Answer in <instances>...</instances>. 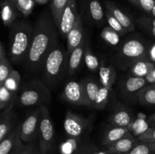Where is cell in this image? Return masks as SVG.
Masks as SVG:
<instances>
[{
    "label": "cell",
    "mask_w": 155,
    "mask_h": 154,
    "mask_svg": "<svg viewBox=\"0 0 155 154\" xmlns=\"http://www.w3.org/2000/svg\"><path fill=\"white\" fill-rule=\"evenodd\" d=\"M59 35L52 17L47 14L41 15L33 27L31 44L25 59L29 70L36 72L42 68L50 51L59 45Z\"/></svg>",
    "instance_id": "1"
},
{
    "label": "cell",
    "mask_w": 155,
    "mask_h": 154,
    "mask_svg": "<svg viewBox=\"0 0 155 154\" xmlns=\"http://www.w3.org/2000/svg\"><path fill=\"white\" fill-rule=\"evenodd\" d=\"M33 27L27 21H18L11 27L9 55L15 63L25 60L33 38Z\"/></svg>",
    "instance_id": "2"
},
{
    "label": "cell",
    "mask_w": 155,
    "mask_h": 154,
    "mask_svg": "<svg viewBox=\"0 0 155 154\" xmlns=\"http://www.w3.org/2000/svg\"><path fill=\"white\" fill-rule=\"evenodd\" d=\"M68 52L60 44L50 51L42 66L47 82L54 84L59 79L66 66H68Z\"/></svg>",
    "instance_id": "3"
},
{
    "label": "cell",
    "mask_w": 155,
    "mask_h": 154,
    "mask_svg": "<svg viewBox=\"0 0 155 154\" xmlns=\"http://www.w3.org/2000/svg\"><path fill=\"white\" fill-rule=\"evenodd\" d=\"M50 98V91L45 85L34 80L23 88L18 97V102L23 107H33L48 102Z\"/></svg>",
    "instance_id": "4"
},
{
    "label": "cell",
    "mask_w": 155,
    "mask_h": 154,
    "mask_svg": "<svg viewBox=\"0 0 155 154\" xmlns=\"http://www.w3.org/2000/svg\"><path fill=\"white\" fill-rule=\"evenodd\" d=\"M40 109L38 146L40 154H48L54 143V127L48 107L45 105H42L40 106Z\"/></svg>",
    "instance_id": "5"
},
{
    "label": "cell",
    "mask_w": 155,
    "mask_h": 154,
    "mask_svg": "<svg viewBox=\"0 0 155 154\" xmlns=\"http://www.w3.org/2000/svg\"><path fill=\"white\" fill-rule=\"evenodd\" d=\"M40 107L30 112L24 122L21 124L20 137L24 143L36 141L39 135V122H40Z\"/></svg>",
    "instance_id": "6"
},
{
    "label": "cell",
    "mask_w": 155,
    "mask_h": 154,
    "mask_svg": "<svg viewBox=\"0 0 155 154\" xmlns=\"http://www.w3.org/2000/svg\"><path fill=\"white\" fill-rule=\"evenodd\" d=\"M90 126L89 119L83 117L71 111H68L64 120V129L67 135L74 138H83Z\"/></svg>",
    "instance_id": "7"
},
{
    "label": "cell",
    "mask_w": 155,
    "mask_h": 154,
    "mask_svg": "<svg viewBox=\"0 0 155 154\" xmlns=\"http://www.w3.org/2000/svg\"><path fill=\"white\" fill-rule=\"evenodd\" d=\"M97 149L93 143L83 138L70 137L61 142L58 146L60 154H93Z\"/></svg>",
    "instance_id": "8"
},
{
    "label": "cell",
    "mask_w": 155,
    "mask_h": 154,
    "mask_svg": "<svg viewBox=\"0 0 155 154\" xmlns=\"http://www.w3.org/2000/svg\"><path fill=\"white\" fill-rule=\"evenodd\" d=\"M120 55L130 60V63L140 60H148V49L140 39H130L126 41L120 48Z\"/></svg>",
    "instance_id": "9"
},
{
    "label": "cell",
    "mask_w": 155,
    "mask_h": 154,
    "mask_svg": "<svg viewBox=\"0 0 155 154\" xmlns=\"http://www.w3.org/2000/svg\"><path fill=\"white\" fill-rule=\"evenodd\" d=\"M64 99L68 103L76 106H85L87 107L86 95L82 82L69 81L64 88Z\"/></svg>",
    "instance_id": "10"
},
{
    "label": "cell",
    "mask_w": 155,
    "mask_h": 154,
    "mask_svg": "<svg viewBox=\"0 0 155 154\" xmlns=\"http://www.w3.org/2000/svg\"><path fill=\"white\" fill-rule=\"evenodd\" d=\"M77 1L69 0L68 5L65 7L61 18L60 24L58 27L59 34L63 38H66L70 30L74 27L78 18Z\"/></svg>",
    "instance_id": "11"
},
{
    "label": "cell",
    "mask_w": 155,
    "mask_h": 154,
    "mask_svg": "<svg viewBox=\"0 0 155 154\" xmlns=\"http://www.w3.org/2000/svg\"><path fill=\"white\" fill-rule=\"evenodd\" d=\"M21 123L15 125L8 135L0 143V154H15L23 145L20 137Z\"/></svg>",
    "instance_id": "12"
},
{
    "label": "cell",
    "mask_w": 155,
    "mask_h": 154,
    "mask_svg": "<svg viewBox=\"0 0 155 154\" xmlns=\"http://www.w3.org/2000/svg\"><path fill=\"white\" fill-rule=\"evenodd\" d=\"M66 39L67 52L69 55L71 51L75 49L77 47H78L85 39L84 29H83V21H82V18L80 14L78 15L76 23L68 33Z\"/></svg>",
    "instance_id": "13"
},
{
    "label": "cell",
    "mask_w": 155,
    "mask_h": 154,
    "mask_svg": "<svg viewBox=\"0 0 155 154\" xmlns=\"http://www.w3.org/2000/svg\"><path fill=\"white\" fill-rule=\"evenodd\" d=\"M140 140L131 134L114 143L104 146V149L110 154H128Z\"/></svg>",
    "instance_id": "14"
},
{
    "label": "cell",
    "mask_w": 155,
    "mask_h": 154,
    "mask_svg": "<svg viewBox=\"0 0 155 154\" xmlns=\"http://www.w3.org/2000/svg\"><path fill=\"white\" fill-rule=\"evenodd\" d=\"M16 125L14 105L4 109L0 115V143L7 137Z\"/></svg>",
    "instance_id": "15"
},
{
    "label": "cell",
    "mask_w": 155,
    "mask_h": 154,
    "mask_svg": "<svg viewBox=\"0 0 155 154\" xmlns=\"http://www.w3.org/2000/svg\"><path fill=\"white\" fill-rule=\"evenodd\" d=\"M134 120L132 112L122 105L117 107L110 117V122L112 126L129 128Z\"/></svg>",
    "instance_id": "16"
},
{
    "label": "cell",
    "mask_w": 155,
    "mask_h": 154,
    "mask_svg": "<svg viewBox=\"0 0 155 154\" xmlns=\"http://www.w3.org/2000/svg\"><path fill=\"white\" fill-rule=\"evenodd\" d=\"M105 9L108 11L119 21L120 24L123 26L127 33L132 32L135 30V25L133 20L130 18L129 15L124 13L120 8H119L114 3L110 1H106Z\"/></svg>",
    "instance_id": "17"
},
{
    "label": "cell",
    "mask_w": 155,
    "mask_h": 154,
    "mask_svg": "<svg viewBox=\"0 0 155 154\" xmlns=\"http://www.w3.org/2000/svg\"><path fill=\"white\" fill-rule=\"evenodd\" d=\"M18 10L11 0H3L0 5V15L3 24L11 27L18 16Z\"/></svg>",
    "instance_id": "18"
},
{
    "label": "cell",
    "mask_w": 155,
    "mask_h": 154,
    "mask_svg": "<svg viewBox=\"0 0 155 154\" xmlns=\"http://www.w3.org/2000/svg\"><path fill=\"white\" fill-rule=\"evenodd\" d=\"M86 42H87V40L85 39L83 42L75 49L73 50L68 56V71L70 75H73V74L75 73L80 67L83 57H84Z\"/></svg>",
    "instance_id": "19"
},
{
    "label": "cell",
    "mask_w": 155,
    "mask_h": 154,
    "mask_svg": "<svg viewBox=\"0 0 155 154\" xmlns=\"http://www.w3.org/2000/svg\"><path fill=\"white\" fill-rule=\"evenodd\" d=\"M98 75L101 85L108 88L110 91L113 89V85L116 82L117 73L114 67L112 65H106L104 63H100L98 69Z\"/></svg>",
    "instance_id": "20"
},
{
    "label": "cell",
    "mask_w": 155,
    "mask_h": 154,
    "mask_svg": "<svg viewBox=\"0 0 155 154\" xmlns=\"http://www.w3.org/2000/svg\"><path fill=\"white\" fill-rule=\"evenodd\" d=\"M85 95H86L87 107L95 108V103L99 90L100 85L95 80L90 78H86L82 80Z\"/></svg>",
    "instance_id": "21"
},
{
    "label": "cell",
    "mask_w": 155,
    "mask_h": 154,
    "mask_svg": "<svg viewBox=\"0 0 155 154\" xmlns=\"http://www.w3.org/2000/svg\"><path fill=\"white\" fill-rule=\"evenodd\" d=\"M130 135H131V133L128 128L112 126V128L107 130L104 134L101 140V144L104 146H107Z\"/></svg>",
    "instance_id": "22"
},
{
    "label": "cell",
    "mask_w": 155,
    "mask_h": 154,
    "mask_svg": "<svg viewBox=\"0 0 155 154\" xmlns=\"http://www.w3.org/2000/svg\"><path fill=\"white\" fill-rule=\"evenodd\" d=\"M148 84L145 78L131 75L125 79L124 82V90L128 95H138L139 92Z\"/></svg>",
    "instance_id": "23"
},
{
    "label": "cell",
    "mask_w": 155,
    "mask_h": 154,
    "mask_svg": "<svg viewBox=\"0 0 155 154\" xmlns=\"http://www.w3.org/2000/svg\"><path fill=\"white\" fill-rule=\"evenodd\" d=\"M155 67V63L149 60H140L130 63V72L134 76L145 78Z\"/></svg>",
    "instance_id": "24"
},
{
    "label": "cell",
    "mask_w": 155,
    "mask_h": 154,
    "mask_svg": "<svg viewBox=\"0 0 155 154\" xmlns=\"http://www.w3.org/2000/svg\"><path fill=\"white\" fill-rule=\"evenodd\" d=\"M137 97L143 105L155 107V85L153 84L146 85L139 92Z\"/></svg>",
    "instance_id": "25"
},
{
    "label": "cell",
    "mask_w": 155,
    "mask_h": 154,
    "mask_svg": "<svg viewBox=\"0 0 155 154\" xmlns=\"http://www.w3.org/2000/svg\"><path fill=\"white\" fill-rule=\"evenodd\" d=\"M88 12L95 22L100 23L105 18V11L98 0H89L88 2Z\"/></svg>",
    "instance_id": "26"
},
{
    "label": "cell",
    "mask_w": 155,
    "mask_h": 154,
    "mask_svg": "<svg viewBox=\"0 0 155 154\" xmlns=\"http://www.w3.org/2000/svg\"><path fill=\"white\" fill-rule=\"evenodd\" d=\"M68 2H69V0H51V2L50 4L51 15L58 30L59 24H60L61 14L64 10L65 7L68 5Z\"/></svg>",
    "instance_id": "27"
},
{
    "label": "cell",
    "mask_w": 155,
    "mask_h": 154,
    "mask_svg": "<svg viewBox=\"0 0 155 154\" xmlns=\"http://www.w3.org/2000/svg\"><path fill=\"white\" fill-rule=\"evenodd\" d=\"M149 125L148 120L145 119L144 116H138V118L134 119L128 128L132 135L138 137L150 128Z\"/></svg>",
    "instance_id": "28"
},
{
    "label": "cell",
    "mask_w": 155,
    "mask_h": 154,
    "mask_svg": "<svg viewBox=\"0 0 155 154\" xmlns=\"http://www.w3.org/2000/svg\"><path fill=\"white\" fill-rule=\"evenodd\" d=\"M84 62L86 67L92 72H97L98 71L100 66V63L97 56L92 52L90 46L89 45V42H86V48L84 51Z\"/></svg>",
    "instance_id": "29"
},
{
    "label": "cell",
    "mask_w": 155,
    "mask_h": 154,
    "mask_svg": "<svg viewBox=\"0 0 155 154\" xmlns=\"http://www.w3.org/2000/svg\"><path fill=\"white\" fill-rule=\"evenodd\" d=\"M17 94L10 91L4 85L0 87V110L15 105Z\"/></svg>",
    "instance_id": "30"
},
{
    "label": "cell",
    "mask_w": 155,
    "mask_h": 154,
    "mask_svg": "<svg viewBox=\"0 0 155 154\" xmlns=\"http://www.w3.org/2000/svg\"><path fill=\"white\" fill-rule=\"evenodd\" d=\"M101 37L106 43L112 46H117L120 42V35L108 26L101 30Z\"/></svg>",
    "instance_id": "31"
},
{
    "label": "cell",
    "mask_w": 155,
    "mask_h": 154,
    "mask_svg": "<svg viewBox=\"0 0 155 154\" xmlns=\"http://www.w3.org/2000/svg\"><path fill=\"white\" fill-rule=\"evenodd\" d=\"M20 83H21V75L18 71L13 69L8 78L6 79L3 85L10 91L17 94L18 91L19 90Z\"/></svg>",
    "instance_id": "32"
},
{
    "label": "cell",
    "mask_w": 155,
    "mask_h": 154,
    "mask_svg": "<svg viewBox=\"0 0 155 154\" xmlns=\"http://www.w3.org/2000/svg\"><path fill=\"white\" fill-rule=\"evenodd\" d=\"M16 8L24 17L31 14L36 5L34 0H12Z\"/></svg>",
    "instance_id": "33"
},
{
    "label": "cell",
    "mask_w": 155,
    "mask_h": 154,
    "mask_svg": "<svg viewBox=\"0 0 155 154\" xmlns=\"http://www.w3.org/2000/svg\"><path fill=\"white\" fill-rule=\"evenodd\" d=\"M139 27L155 38V18L152 16H142L137 20Z\"/></svg>",
    "instance_id": "34"
},
{
    "label": "cell",
    "mask_w": 155,
    "mask_h": 154,
    "mask_svg": "<svg viewBox=\"0 0 155 154\" xmlns=\"http://www.w3.org/2000/svg\"><path fill=\"white\" fill-rule=\"evenodd\" d=\"M111 91L102 85H100L98 95L95 103V109L103 110L108 103L110 99V94Z\"/></svg>",
    "instance_id": "35"
},
{
    "label": "cell",
    "mask_w": 155,
    "mask_h": 154,
    "mask_svg": "<svg viewBox=\"0 0 155 154\" xmlns=\"http://www.w3.org/2000/svg\"><path fill=\"white\" fill-rule=\"evenodd\" d=\"M128 154H155V143L140 141Z\"/></svg>",
    "instance_id": "36"
},
{
    "label": "cell",
    "mask_w": 155,
    "mask_h": 154,
    "mask_svg": "<svg viewBox=\"0 0 155 154\" xmlns=\"http://www.w3.org/2000/svg\"><path fill=\"white\" fill-rule=\"evenodd\" d=\"M105 19L107 21V24H108V27H110V28L113 29L114 30H115L116 32H117L120 36L124 35L125 33H127V32L126 31L125 29L123 27V26L121 25L119 23V21L110 13L107 10L105 9Z\"/></svg>",
    "instance_id": "37"
},
{
    "label": "cell",
    "mask_w": 155,
    "mask_h": 154,
    "mask_svg": "<svg viewBox=\"0 0 155 154\" xmlns=\"http://www.w3.org/2000/svg\"><path fill=\"white\" fill-rule=\"evenodd\" d=\"M13 68L6 57L0 60V87L4 85L6 79L11 73Z\"/></svg>",
    "instance_id": "38"
},
{
    "label": "cell",
    "mask_w": 155,
    "mask_h": 154,
    "mask_svg": "<svg viewBox=\"0 0 155 154\" xmlns=\"http://www.w3.org/2000/svg\"><path fill=\"white\" fill-rule=\"evenodd\" d=\"M15 154H40L39 146L36 144V141L29 143H23Z\"/></svg>",
    "instance_id": "39"
},
{
    "label": "cell",
    "mask_w": 155,
    "mask_h": 154,
    "mask_svg": "<svg viewBox=\"0 0 155 154\" xmlns=\"http://www.w3.org/2000/svg\"><path fill=\"white\" fill-rule=\"evenodd\" d=\"M130 2L148 14L155 5V0H131Z\"/></svg>",
    "instance_id": "40"
},
{
    "label": "cell",
    "mask_w": 155,
    "mask_h": 154,
    "mask_svg": "<svg viewBox=\"0 0 155 154\" xmlns=\"http://www.w3.org/2000/svg\"><path fill=\"white\" fill-rule=\"evenodd\" d=\"M140 141L147 143H155V127H150L144 134L138 137Z\"/></svg>",
    "instance_id": "41"
},
{
    "label": "cell",
    "mask_w": 155,
    "mask_h": 154,
    "mask_svg": "<svg viewBox=\"0 0 155 154\" xmlns=\"http://www.w3.org/2000/svg\"><path fill=\"white\" fill-rule=\"evenodd\" d=\"M148 60L155 63V43L148 48Z\"/></svg>",
    "instance_id": "42"
},
{
    "label": "cell",
    "mask_w": 155,
    "mask_h": 154,
    "mask_svg": "<svg viewBox=\"0 0 155 154\" xmlns=\"http://www.w3.org/2000/svg\"><path fill=\"white\" fill-rule=\"evenodd\" d=\"M147 120H148L150 126L155 127V113L148 116V118H147Z\"/></svg>",
    "instance_id": "43"
},
{
    "label": "cell",
    "mask_w": 155,
    "mask_h": 154,
    "mask_svg": "<svg viewBox=\"0 0 155 154\" xmlns=\"http://www.w3.org/2000/svg\"><path fill=\"white\" fill-rule=\"evenodd\" d=\"M5 48L3 47L2 44L0 42V60L5 58Z\"/></svg>",
    "instance_id": "44"
},
{
    "label": "cell",
    "mask_w": 155,
    "mask_h": 154,
    "mask_svg": "<svg viewBox=\"0 0 155 154\" xmlns=\"http://www.w3.org/2000/svg\"><path fill=\"white\" fill-rule=\"evenodd\" d=\"M93 154H110V153H108V152H107V151L105 150V149H103V150H100V149H97L94 152Z\"/></svg>",
    "instance_id": "45"
},
{
    "label": "cell",
    "mask_w": 155,
    "mask_h": 154,
    "mask_svg": "<svg viewBox=\"0 0 155 154\" xmlns=\"http://www.w3.org/2000/svg\"><path fill=\"white\" fill-rule=\"evenodd\" d=\"M34 1L36 2V3H37V4L39 5H45L46 4L49 0H34Z\"/></svg>",
    "instance_id": "46"
},
{
    "label": "cell",
    "mask_w": 155,
    "mask_h": 154,
    "mask_svg": "<svg viewBox=\"0 0 155 154\" xmlns=\"http://www.w3.org/2000/svg\"><path fill=\"white\" fill-rule=\"evenodd\" d=\"M150 15H151V16H152V17H154V18H155V5H154V8H153L152 11H151Z\"/></svg>",
    "instance_id": "47"
},
{
    "label": "cell",
    "mask_w": 155,
    "mask_h": 154,
    "mask_svg": "<svg viewBox=\"0 0 155 154\" xmlns=\"http://www.w3.org/2000/svg\"><path fill=\"white\" fill-rule=\"evenodd\" d=\"M129 1H130H130H131V0H129Z\"/></svg>",
    "instance_id": "48"
},
{
    "label": "cell",
    "mask_w": 155,
    "mask_h": 154,
    "mask_svg": "<svg viewBox=\"0 0 155 154\" xmlns=\"http://www.w3.org/2000/svg\"><path fill=\"white\" fill-rule=\"evenodd\" d=\"M153 85H155V83H154V84H153Z\"/></svg>",
    "instance_id": "49"
},
{
    "label": "cell",
    "mask_w": 155,
    "mask_h": 154,
    "mask_svg": "<svg viewBox=\"0 0 155 154\" xmlns=\"http://www.w3.org/2000/svg\"><path fill=\"white\" fill-rule=\"evenodd\" d=\"M11 1H12V0H11Z\"/></svg>",
    "instance_id": "50"
}]
</instances>
